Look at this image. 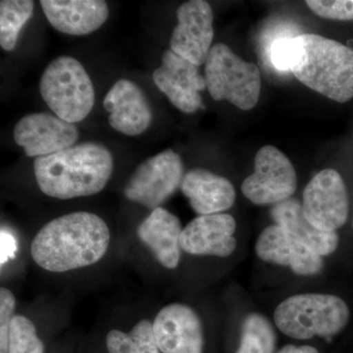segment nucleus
<instances>
[{"label": "nucleus", "mask_w": 353, "mask_h": 353, "mask_svg": "<svg viewBox=\"0 0 353 353\" xmlns=\"http://www.w3.org/2000/svg\"><path fill=\"white\" fill-rule=\"evenodd\" d=\"M0 240H1L0 241V245H1L0 263L3 265L15 256V253L17 252V241H16L13 234L6 231V230H1Z\"/></svg>", "instance_id": "cd10ccee"}, {"label": "nucleus", "mask_w": 353, "mask_h": 353, "mask_svg": "<svg viewBox=\"0 0 353 353\" xmlns=\"http://www.w3.org/2000/svg\"><path fill=\"white\" fill-rule=\"evenodd\" d=\"M181 189L194 212L201 216L219 214L236 201L233 183L204 169H194L183 176Z\"/></svg>", "instance_id": "a211bd4d"}, {"label": "nucleus", "mask_w": 353, "mask_h": 353, "mask_svg": "<svg viewBox=\"0 0 353 353\" xmlns=\"http://www.w3.org/2000/svg\"><path fill=\"white\" fill-rule=\"evenodd\" d=\"M153 81L183 112L194 113L203 106L199 92L206 88L205 78L199 73V66L174 51H165L161 65L153 73Z\"/></svg>", "instance_id": "f8f14e48"}, {"label": "nucleus", "mask_w": 353, "mask_h": 353, "mask_svg": "<svg viewBox=\"0 0 353 353\" xmlns=\"http://www.w3.org/2000/svg\"><path fill=\"white\" fill-rule=\"evenodd\" d=\"M32 0H2L0 2V46L2 50L12 51L17 46L18 37L34 11Z\"/></svg>", "instance_id": "4be33fe9"}, {"label": "nucleus", "mask_w": 353, "mask_h": 353, "mask_svg": "<svg viewBox=\"0 0 353 353\" xmlns=\"http://www.w3.org/2000/svg\"><path fill=\"white\" fill-rule=\"evenodd\" d=\"M176 18L171 50L196 66L206 63L214 37L210 4L203 0L185 2L176 10Z\"/></svg>", "instance_id": "9d476101"}, {"label": "nucleus", "mask_w": 353, "mask_h": 353, "mask_svg": "<svg viewBox=\"0 0 353 353\" xmlns=\"http://www.w3.org/2000/svg\"><path fill=\"white\" fill-rule=\"evenodd\" d=\"M36 327L23 315H15L11 322L8 353H43Z\"/></svg>", "instance_id": "b1692460"}, {"label": "nucleus", "mask_w": 353, "mask_h": 353, "mask_svg": "<svg viewBox=\"0 0 353 353\" xmlns=\"http://www.w3.org/2000/svg\"><path fill=\"white\" fill-rule=\"evenodd\" d=\"M274 320L290 338L308 340L317 336L331 341L347 326L350 308L343 299L332 294H297L279 304Z\"/></svg>", "instance_id": "20e7f679"}, {"label": "nucleus", "mask_w": 353, "mask_h": 353, "mask_svg": "<svg viewBox=\"0 0 353 353\" xmlns=\"http://www.w3.org/2000/svg\"><path fill=\"white\" fill-rule=\"evenodd\" d=\"M277 353H319L316 348L309 347V345H303V347H296V345H285L280 352Z\"/></svg>", "instance_id": "c85d7f7f"}, {"label": "nucleus", "mask_w": 353, "mask_h": 353, "mask_svg": "<svg viewBox=\"0 0 353 353\" xmlns=\"http://www.w3.org/2000/svg\"><path fill=\"white\" fill-rule=\"evenodd\" d=\"M352 227H353V219H352Z\"/></svg>", "instance_id": "c756f323"}, {"label": "nucleus", "mask_w": 353, "mask_h": 353, "mask_svg": "<svg viewBox=\"0 0 353 353\" xmlns=\"http://www.w3.org/2000/svg\"><path fill=\"white\" fill-rule=\"evenodd\" d=\"M275 347L276 334L269 320L257 313L248 315L243 323L236 353H274Z\"/></svg>", "instance_id": "5701e85b"}, {"label": "nucleus", "mask_w": 353, "mask_h": 353, "mask_svg": "<svg viewBox=\"0 0 353 353\" xmlns=\"http://www.w3.org/2000/svg\"><path fill=\"white\" fill-rule=\"evenodd\" d=\"M306 4L320 17L339 21L353 20V0H308Z\"/></svg>", "instance_id": "a878e982"}, {"label": "nucleus", "mask_w": 353, "mask_h": 353, "mask_svg": "<svg viewBox=\"0 0 353 353\" xmlns=\"http://www.w3.org/2000/svg\"><path fill=\"white\" fill-rule=\"evenodd\" d=\"M15 143L29 157H43L72 148L79 138L77 127L48 113L25 116L13 132Z\"/></svg>", "instance_id": "9b49d317"}, {"label": "nucleus", "mask_w": 353, "mask_h": 353, "mask_svg": "<svg viewBox=\"0 0 353 353\" xmlns=\"http://www.w3.org/2000/svg\"><path fill=\"white\" fill-rule=\"evenodd\" d=\"M109 353H160L155 340L153 324L141 320L130 333L112 330L106 336Z\"/></svg>", "instance_id": "412c9836"}, {"label": "nucleus", "mask_w": 353, "mask_h": 353, "mask_svg": "<svg viewBox=\"0 0 353 353\" xmlns=\"http://www.w3.org/2000/svg\"><path fill=\"white\" fill-rule=\"evenodd\" d=\"M206 88L215 101H228L241 110L259 102L261 76L256 64L239 57L225 43L212 46L205 63Z\"/></svg>", "instance_id": "423d86ee"}, {"label": "nucleus", "mask_w": 353, "mask_h": 353, "mask_svg": "<svg viewBox=\"0 0 353 353\" xmlns=\"http://www.w3.org/2000/svg\"><path fill=\"white\" fill-rule=\"evenodd\" d=\"M255 252L264 261L290 267L299 275H316L323 268L321 255L278 225H272L262 232Z\"/></svg>", "instance_id": "4468645a"}, {"label": "nucleus", "mask_w": 353, "mask_h": 353, "mask_svg": "<svg viewBox=\"0 0 353 353\" xmlns=\"http://www.w3.org/2000/svg\"><path fill=\"white\" fill-rule=\"evenodd\" d=\"M271 216L276 225L287 230L321 256L331 254L338 248V233L316 229L306 219L303 205L296 199L275 204L271 209Z\"/></svg>", "instance_id": "aec40b11"}, {"label": "nucleus", "mask_w": 353, "mask_h": 353, "mask_svg": "<svg viewBox=\"0 0 353 353\" xmlns=\"http://www.w3.org/2000/svg\"><path fill=\"white\" fill-rule=\"evenodd\" d=\"M15 296L6 288L0 290V353H8L9 334L15 309Z\"/></svg>", "instance_id": "bb28decb"}, {"label": "nucleus", "mask_w": 353, "mask_h": 353, "mask_svg": "<svg viewBox=\"0 0 353 353\" xmlns=\"http://www.w3.org/2000/svg\"><path fill=\"white\" fill-rule=\"evenodd\" d=\"M39 90L48 108L65 122H81L94 108V85L75 58L60 57L53 60L44 70Z\"/></svg>", "instance_id": "39448f33"}, {"label": "nucleus", "mask_w": 353, "mask_h": 353, "mask_svg": "<svg viewBox=\"0 0 353 353\" xmlns=\"http://www.w3.org/2000/svg\"><path fill=\"white\" fill-rule=\"evenodd\" d=\"M108 224L92 213H70L44 225L31 246L32 259L39 267L62 273L99 262L108 252Z\"/></svg>", "instance_id": "f257e3e1"}, {"label": "nucleus", "mask_w": 353, "mask_h": 353, "mask_svg": "<svg viewBox=\"0 0 353 353\" xmlns=\"http://www.w3.org/2000/svg\"><path fill=\"white\" fill-rule=\"evenodd\" d=\"M153 332L162 353H202L201 319L189 306L180 303L165 306L155 317Z\"/></svg>", "instance_id": "ddd939ff"}, {"label": "nucleus", "mask_w": 353, "mask_h": 353, "mask_svg": "<svg viewBox=\"0 0 353 353\" xmlns=\"http://www.w3.org/2000/svg\"><path fill=\"white\" fill-rule=\"evenodd\" d=\"M48 22L57 31L71 36H85L97 31L109 16L102 0H41Z\"/></svg>", "instance_id": "f3484780"}, {"label": "nucleus", "mask_w": 353, "mask_h": 353, "mask_svg": "<svg viewBox=\"0 0 353 353\" xmlns=\"http://www.w3.org/2000/svg\"><path fill=\"white\" fill-rule=\"evenodd\" d=\"M290 72L299 82L332 101L353 99V50L319 34H297Z\"/></svg>", "instance_id": "7ed1b4c3"}, {"label": "nucleus", "mask_w": 353, "mask_h": 353, "mask_svg": "<svg viewBox=\"0 0 353 353\" xmlns=\"http://www.w3.org/2000/svg\"><path fill=\"white\" fill-rule=\"evenodd\" d=\"M110 113L108 121L116 131L127 136H139L148 129L152 122V109L145 92L129 80L114 83L103 102Z\"/></svg>", "instance_id": "2eb2a0df"}, {"label": "nucleus", "mask_w": 353, "mask_h": 353, "mask_svg": "<svg viewBox=\"0 0 353 353\" xmlns=\"http://www.w3.org/2000/svg\"><path fill=\"white\" fill-rule=\"evenodd\" d=\"M182 232L178 217L166 209L158 208L139 225L138 236L152 250L160 264L174 269L180 262Z\"/></svg>", "instance_id": "6ab92c4d"}, {"label": "nucleus", "mask_w": 353, "mask_h": 353, "mask_svg": "<svg viewBox=\"0 0 353 353\" xmlns=\"http://www.w3.org/2000/svg\"><path fill=\"white\" fill-rule=\"evenodd\" d=\"M183 176L182 158L166 150L139 165L124 194L130 201L154 210L182 185Z\"/></svg>", "instance_id": "0eeeda50"}, {"label": "nucleus", "mask_w": 353, "mask_h": 353, "mask_svg": "<svg viewBox=\"0 0 353 353\" xmlns=\"http://www.w3.org/2000/svg\"><path fill=\"white\" fill-rule=\"evenodd\" d=\"M236 220L229 214L199 216L183 230L181 248L190 254L229 256L236 248Z\"/></svg>", "instance_id": "dca6fc26"}, {"label": "nucleus", "mask_w": 353, "mask_h": 353, "mask_svg": "<svg viewBox=\"0 0 353 353\" xmlns=\"http://www.w3.org/2000/svg\"><path fill=\"white\" fill-rule=\"evenodd\" d=\"M297 185L294 165L273 145L260 148L255 155L254 173L241 185L246 199L257 205L277 204L292 199Z\"/></svg>", "instance_id": "6e6552de"}, {"label": "nucleus", "mask_w": 353, "mask_h": 353, "mask_svg": "<svg viewBox=\"0 0 353 353\" xmlns=\"http://www.w3.org/2000/svg\"><path fill=\"white\" fill-rule=\"evenodd\" d=\"M113 157L105 146L85 143L36 158L34 176L44 194L72 199L99 194L113 172Z\"/></svg>", "instance_id": "f03ea898"}, {"label": "nucleus", "mask_w": 353, "mask_h": 353, "mask_svg": "<svg viewBox=\"0 0 353 353\" xmlns=\"http://www.w3.org/2000/svg\"><path fill=\"white\" fill-rule=\"evenodd\" d=\"M296 36L284 34L271 41L265 55L274 69L281 72L290 71L296 53Z\"/></svg>", "instance_id": "393cba45"}, {"label": "nucleus", "mask_w": 353, "mask_h": 353, "mask_svg": "<svg viewBox=\"0 0 353 353\" xmlns=\"http://www.w3.org/2000/svg\"><path fill=\"white\" fill-rule=\"evenodd\" d=\"M306 219L322 232H336L347 223L350 202L339 172L325 169L313 176L303 192Z\"/></svg>", "instance_id": "1a4fd4ad"}]
</instances>
